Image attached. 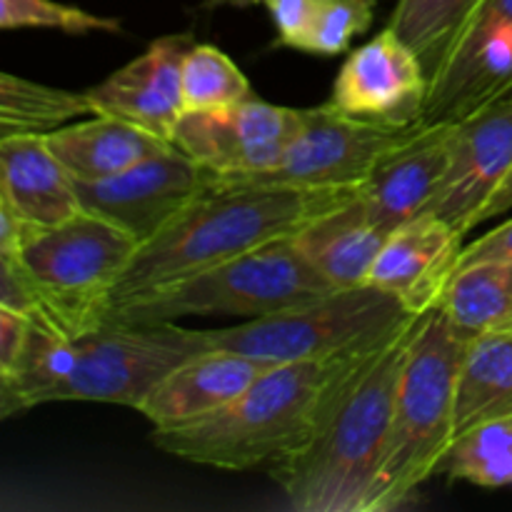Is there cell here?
<instances>
[{
    "label": "cell",
    "instance_id": "cell-6",
    "mask_svg": "<svg viewBox=\"0 0 512 512\" xmlns=\"http://www.w3.org/2000/svg\"><path fill=\"white\" fill-rule=\"evenodd\" d=\"M333 285L305 260L293 235L185 275L148 295L110 305L100 325H155L183 318L235 315L258 320L333 293Z\"/></svg>",
    "mask_w": 512,
    "mask_h": 512
},
{
    "label": "cell",
    "instance_id": "cell-20",
    "mask_svg": "<svg viewBox=\"0 0 512 512\" xmlns=\"http://www.w3.org/2000/svg\"><path fill=\"white\" fill-rule=\"evenodd\" d=\"M390 233L393 230L375 223L358 190L345 205L293 233V240L333 288H355L368 283L375 258Z\"/></svg>",
    "mask_w": 512,
    "mask_h": 512
},
{
    "label": "cell",
    "instance_id": "cell-23",
    "mask_svg": "<svg viewBox=\"0 0 512 512\" xmlns=\"http://www.w3.org/2000/svg\"><path fill=\"white\" fill-rule=\"evenodd\" d=\"M438 308L465 338L512 330V263H478L458 270Z\"/></svg>",
    "mask_w": 512,
    "mask_h": 512
},
{
    "label": "cell",
    "instance_id": "cell-32",
    "mask_svg": "<svg viewBox=\"0 0 512 512\" xmlns=\"http://www.w3.org/2000/svg\"><path fill=\"white\" fill-rule=\"evenodd\" d=\"M30 323L25 315L0 305V375L10 373L18 358L23 355L30 338Z\"/></svg>",
    "mask_w": 512,
    "mask_h": 512
},
{
    "label": "cell",
    "instance_id": "cell-22",
    "mask_svg": "<svg viewBox=\"0 0 512 512\" xmlns=\"http://www.w3.org/2000/svg\"><path fill=\"white\" fill-rule=\"evenodd\" d=\"M512 413V330L468 338L455 380V440Z\"/></svg>",
    "mask_w": 512,
    "mask_h": 512
},
{
    "label": "cell",
    "instance_id": "cell-29",
    "mask_svg": "<svg viewBox=\"0 0 512 512\" xmlns=\"http://www.w3.org/2000/svg\"><path fill=\"white\" fill-rule=\"evenodd\" d=\"M373 0H323L300 50L310 55H340L355 35L373 25Z\"/></svg>",
    "mask_w": 512,
    "mask_h": 512
},
{
    "label": "cell",
    "instance_id": "cell-26",
    "mask_svg": "<svg viewBox=\"0 0 512 512\" xmlns=\"http://www.w3.org/2000/svg\"><path fill=\"white\" fill-rule=\"evenodd\" d=\"M440 473L480 488L512 485V413L460 435Z\"/></svg>",
    "mask_w": 512,
    "mask_h": 512
},
{
    "label": "cell",
    "instance_id": "cell-19",
    "mask_svg": "<svg viewBox=\"0 0 512 512\" xmlns=\"http://www.w3.org/2000/svg\"><path fill=\"white\" fill-rule=\"evenodd\" d=\"M0 203L38 228L83 213L78 180L50 150L45 135L0 138Z\"/></svg>",
    "mask_w": 512,
    "mask_h": 512
},
{
    "label": "cell",
    "instance_id": "cell-24",
    "mask_svg": "<svg viewBox=\"0 0 512 512\" xmlns=\"http://www.w3.org/2000/svg\"><path fill=\"white\" fill-rule=\"evenodd\" d=\"M93 113L88 95L50 88L13 73L0 75V133L48 135L70 120Z\"/></svg>",
    "mask_w": 512,
    "mask_h": 512
},
{
    "label": "cell",
    "instance_id": "cell-9",
    "mask_svg": "<svg viewBox=\"0 0 512 512\" xmlns=\"http://www.w3.org/2000/svg\"><path fill=\"white\" fill-rule=\"evenodd\" d=\"M418 128V123L388 125L355 118L330 103L305 108L303 125L275 168L213 185H275L300 190L358 188L370 178L375 165Z\"/></svg>",
    "mask_w": 512,
    "mask_h": 512
},
{
    "label": "cell",
    "instance_id": "cell-13",
    "mask_svg": "<svg viewBox=\"0 0 512 512\" xmlns=\"http://www.w3.org/2000/svg\"><path fill=\"white\" fill-rule=\"evenodd\" d=\"M510 168L512 90L450 123L448 168L423 215H435L463 235L470 233Z\"/></svg>",
    "mask_w": 512,
    "mask_h": 512
},
{
    "label": "cell",
    "instance_id": "cell-21",
    "mask_svg": "<svg viewBox=\"0 0 512 512\" xmlns=\"http://www.w3.org/2000/svg\"><path fill=\"white\" fill-rule=\"evenodd\" d=\"M45 140L75 180L113 178L140 160L173 148V143L143 125L115 115H95L83 123L63 125L45 135Z\"/></svg>",
    "mask_w": 512,
    "mask_h": 512
},
{
    "label": "cell",
    "instance_id": "cell-8",
    "mask_svg": "<svg viewBox=\"0 0 512 512\" xmlns=\"http://www.w3.org/2000/svg\"><path fill=\"white\" fill-rule=\"evenodd\" d=\"M413 318L418 315L395 295L365 283L338 288L268 318L208 330V345L273 365L345 358L375 348Z\"/></svg>",
    "mask_w": 512,
    "mask_h": 512
},
{
    "label": "cell",
    "instance_id": "cell-12",
    "mask_svg": "<svg viewBox=\"0 0 512 512\" xmlns=\"http://www.w3.org/2000/svg\"><path fill=\"white\" fill-rule=\"evenodd\" d=\"M512 90V0H483L430 78L420 125L458 123Z\"/></svg>",
    "mask_w": 512,
    "mask_h": 512
},
{
    "label": "cell",
    "instance_id": "cell-16",
    "mask_svg": "<svg viewBox=\"0 0 512 512\" xmlns=\"http://www.w3.org/2000/svg\"><path fill=\"white\" fill-rule=\"evenodd\" d=\"M463 238L460 230L435 215H415L388 235L368 283L395 295L410 313L425 315L438 308L458 273Z\"/></svg>",
    "mask_w": 512,
    "mask_h": 512
},
{
    "label": "cell",
    "instance_id": "cell-18",
    "mask_svg": "<svg viewBox=\"0 0 512 512\" xmlns=\"http://www.w3.org/2000/svg\"><path fill=\"white\" fill-rule=\"evenodd\" d=\"M448 158L450 123L420 125L403 145L390 150L360 185V198L375 223L395 230L423 213L443 180Z\"/></svg>",
    "mask_w": 512,
    "mask_h": 512
},
{
    "label": "cell",
    "instance_id": "cell-11",
    "mask_svg": "<svg viewBox=\"0 0 512 512\" xmlns=\"http://www.w3.org/2000/svg\"><path fill=\"white\" fill-rule=\"evenodd\" d=\"M210 188L213 175L175 145L113 178L78 180L85 213L110 220L140 245L168 228Z\"/></svg>",
    "mask_w": 512,
    "mask_h": 512
},
{
    "label": "cell",
    "instance_id": "cell-30",
    "mask_svg": "<svg viewBox=\"0 0 512 512\" xmlns=\"http://www.w3.org/2000/svg\"><path fill=\"white\" fill-rule=\"evenodd\" d=\"M273 18L278 43L300 50L323 0H258Z\"/></svg>",
    "mask_w": 512,
    "mask_h": 512
},
{
    "label": "cell",
    "instance_id": "cell-2",
    "mask_svg": "<svg viewBox=\"0 0 512 512\" xmlns=\"http://www.w3.org/2000/svg\"><path fill=\"white\" fill-rule=\"evenodd\" d=\"M205 350L208 330L178 323H103L73 338L33 323L15 368L0 375V413L10 418L65 400L138 410L170 370Z\"/></svg>",
    "mask_w": 512,
    "mask_h": 512
},
{
    "label": "cell",
    "instance_id": "cell-15",
    "mask_svg": "<svg viewBox=\"0 0 512 512\" xmlns=\"http://www.w3.org/2000/svg\"><path fill=\"white\" fill-rule=\"evenodd\" d=\"M193 45L195 40L183 33L153 40L145 53L85 90L93 115L130 120L173 143L175 125L183 115V60Z\"/></svg>",
    "mask_w": 512,
    "mask_h": 512
},
{
    "label": "cell",
    "instance_id": "cell-10",
    "mask_svg": "<svg viewBox=\"0 0 512 512\" xmlns=\"http://www.w3.org/2000/svg\"><path fill=\"white\" fill-rule=\"evenodd\" d=\"M303 118L305 108H285L253 95L228 108L183 113L173 145L203 165L213 183H230L275 168Z\"/></svg>",
    "mask_w": 512,
    "mask_h": 512
},
{
    "label": "cell",
    "instance_id": "cell-4",
    "mask_svg": "<svg viewBox=\"0 0 512 512\" xmlns=\"http://www.w3.org/2000/svg\"><path fill=\"white\" fill-rule=\"evenodd\" d=\"M358 355L270 365L225 408L153 428V443L175 458L220 470L278 463L308 443L325 398Z\"/></svg>",
    "mask_w": 512,
    "mask_h": 512
},
{
    "label": "cell",
    "instance_id": "cell-3",
    "mask_svg": "<svg viewBox=\"0 0 512 512\" xmlns=\"http://www.w3.org/2000/svg\"><path fill=\"white\" fill-rule=\"evenodd\" d=\"M358 190L360 185L328 190L213 185L153 240L138 245L133 260L115 280L105 308L298 233L315 218L355 198Z\"/></svg>",
    "mask_w": 512,
    "mask_h": 512
},
{
    "label": "cell",
    "instance_id": "cell-17",
    "mask_svg": "<svg viewBox=\"0 0 512 512\" xmlns=\"http://www.w3.org/2000/svg\"><path fill=\"white\" fill-rule=\"evenodd\" d=\"M270 365L235 350H205L170 370L140 403L138 413L153 428L190 423L233 403Z\"/></svg>",
    "mask_w": 512,
    "mask_h": 512
},
{
    "label": "cell",
    "instance_id": "cell-25",
    "mask_svg": "<svg viewBox=\"0 0 512 512\" xmlns=\"http://www.w3.org/2000/svg\"><path fill=\"white\" fill-rule=\"evenodd\" d=\"M480 3L483 0H398L388 25L418 53L425 73L433 78Z\"/></svg>",
    "mask_w": 512,
    "mask_h": 512
},
{
    "label": "cell",
    "instance_id": "cell-14",
    "mask_svg": "<svg viewBox=\"0 0 512 512\" xmlns=\"http://www.w3.org/2000/svg\"><path fill=\"white\" fill-rule=\"evenodd\" d=\"M428 93L430 78L418 53L388 25L345 58L328 103L355 118L415 125Z\"/></svg>",
    "mask_w": 512,
    "mask_h": 512
},
{
    "label": "cell",
    "instance_id": "cell-5",
    "mask_svg": "<svg viewBox=\"0 0 512 512\" xmlns=\"http://www.w3.org/2000/svg\"><path fill=\"white\" fill-rule=\"evenodd\" d=\"M465 345L468 338L440 308L420 318L365 512L405 508L443 468L455 443V380Z\"/></svg>",
    "mask_w": 512,
    "mask_h": 512
},
{
    "label": "cell",
    "instance_id": "cell-28",
    "mask_svg": "<svg viewBox=\"0 0 512 512\" xmlns=\"http://www.w3.org/2000/svg\"><path fill=\"white\" fill-rule=\"evenodd\" d=\"M0 25L13 28H58L70 35L118 33L120 23L113 18H100L75 5L55 3V0H0Z\"/></svg>",
    "mask_w": 512,
    "mask_h": 512
},
{
    "label": "cell",
    "instance_id": "cell-7",
    "mask_svg": "<svg viewBox=\"0 0 512 512\" xmlns=\"http://www.w3.org/2000/svg\"><path fill=\"white\" fill-rule=\"evenodd\" d=\"M138 240L110 220L78 213L50 228L28 225L15 253L35 295L30 323L60 335L100 325L115 280L133 260Z\"/></svg>",
    "mask_w": 512,
    "mask_h": 512
},
{
    "label": "cell",
    "instance_id": "cell-1",
    "mask_svg": "<svg viewBox=\"0 0 512 512\" xmlns=\"http://www.w3.org/2000/svg\"><path fill=\"white\" fill-rule=\"evenodd\" d=\"M420 318L360 353L325 398L300 450L270 465L298 512H365L393 420L395 393Z\"/></svg>",
    "mask_w": 512,
    "mask_h": 512
},
{
    "label": "cell",
    "instance_id": "cell-31",
    "mask_svg": "<svg viewBox=\"0 0 512 512\" xmlns=\"http://www.w3.org/2000/svg\"><path fill=\"white\" fill-rule=\"evenodd\" d=\"M478 263H512V218L500 228L485 233L475 243L465 245L460 253L458 270Z\"/></svg>",
    "mask_w": 512,
    "mask_h": 512
},
{
    "label": "cell",
    "instance_id": "cell-27",
    "mask_svg": "<svg viewBox=\"0 0 512 512\" xmlns=\"http://www.w3.org/2000/svg\"><path fill=\"white\" fill-rule=\"evenodd\" d=\"M180 88H183V113L228 108L255 95L243 70L215 45H193L188 50Z\"/></svg>",
    "mask_w": 512,
    "mask_h": 512
},
{
    "label": "cell",
    "instance_id": "cell-33",
    "mask_svg": "<svg viewBox=\"0 0 512 512\" xmlns=\"http://www.w3.org/2000/svg\"><path fill=\"white\" fill-rule=\"evenodd\" d=\"M510 208H512V168H510V173L505 175L503 183H500V188L493 193V198H490L488 203L483 205V210H480L478 225L485 223V220H490V218H498L500 213H508Z\"/></svg>",
    "mask_w": 512,
    "mask_h": 512
}]
</instances>
